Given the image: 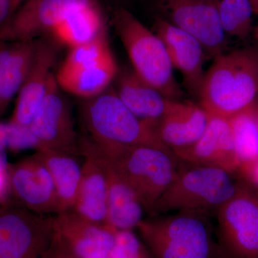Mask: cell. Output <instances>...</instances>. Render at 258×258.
I'll use <instances>...</instances> for the list:
<instances>
[{
  "label": "cell",
  "instance_id": "30",
  "mask_svg": "<svg viewBox=\"0 0 258 258\" xmlns=\"http://www.w3.org/2000/svg\"><path fill=\"white\" fill-rule=\"evenodd\" d=\"M7 149L0 146V205H12L9 182V166L6 154Z\"/></svg>",
  "mask_w": 258,
  "mask_h": 258
},
{
  "label": "cell",
  "instance_id": "31",
  "mask_svg": "<svg viewBox=\"0 0 258 258\" xmlns=\"http://www.w3.org/2000/svg\"><path fill=\"white\" fill-rule=\"evenodd\" d=\"M44 258H79L54 232L53 238Z\"/></svg>",
  "mask_w": 258,
  "mask_h": 258
},
{
  "label": "cell",
  "instance_id": "11",
  "mask_svg": "<svg viewBox=\"0 0 258 258\" xmlns=\"http://www.w3.org/2000/svg\"><path fill=\"white\" fill-rule=\"evenodd\" d=\"M96 0H25L0 31V41H29L50 34L75 10Z\"/></svg>",
  "mask_w": 258,
  "mask_h": 258
},
{
  "label": "cell",
  "instance_id": "8",
  "mask_svg": "<svg viewBox=\"0 0 258 258\" xmlns=\"http://www.w3.org/2000/svg\"><path fill=\"white\" fill-rule=\"evenodd\" d=\"M220 249L225 258H258V196L239 185L216 212Z\"/></svg>",
  "mask_w": 258,
  "mask_h": 258
},
{
  "label": "cell",
  "instance_id": "27",
  "mask_svg": "<svg viewBox=\"0 0 258 258\" xmlns=\"http://www.w3.org/2000/svg\"><path fill=\"white\" fill-rule=\"evenodd\" d=\"M111 57L106 31L91 41L71 48L59 70L68 71L90 67Z\"/></svg>",
  "mask_w": 258,
  "mask_h": 258
},
{
  "label": "cell",
  "instance_id": "29",
  "mask_svg": "<svg viewBox=\"0 0 258 258\" xmlns=\"http://www.w3.org/2000/svg\"><path fill=\"white\" fill-rule=\"evenodd\" d=\"M110 258H152L132 230H117Z\"/></svg>",
  "mask_w": 258,
  "mask_h": 258
},
{
  "label": "cell",
  "instance_id": "15",
  "mask_svg": "<svg viewBox=\"0 0 258 258\" xmlns=\"http://www.w3.org/2000/svg\"><path fill=\"white\" fill-rule=\"evenodd\" d=\"M54 232L79 258L108 257L117 230L90 221L74 210L56 214Z\"/></svg>",
  "mask_w": 258,
  "mask_h": 258
},
{
  "label": "cell",
  "instance_id": "10",
  "mask_svg": "<svg viewBox=\"0 0 258 258\" xmlns=\"http://www.w3.org/2000/svg\"><path fill=\"white\" fill-rule=\"evenodd\" d=\"M10 197L19 206L50 215L59 212L53 180L37 153L9 166Z\"/></svg>",
  "mask_w": 258,
  "mask_h": 258
},
{
  "label": "cell",
  "instance_id": "21",
  "mask_svg": "<svg viewBox=\"0 0 258 258\" xmlns=\"http://www.w3.org/2000/svg\"><path fill=\"white\" fill-rule=\"evenodd\" d=\"M84 157L79 192L72 210L90 221L106 225L108 192L104 172L94 157L81 151Z\"/></svg>",
  "mask_w": 258,
  "mask_h": 258
},
{
  "label": "cell",
  "instance_id": "6",
  "mask_svg": "<svg viewBox=\"0 0 258 258\" xmlns=\"http://www.w3.org/2000/svg\"><path fill=\"white\" fill-rule=\"evenodd\" d=\"M81 114L89 137L94 142L142 146L172 152L160 142L152 123L134 114L111 88L86 100Z\"/></svg>",
  "mask_w": 258,
  "mask_h": 258
},
{
  "label": "cell",
  "instance_id": "1",
  "mask_svg": "<svg viewBox=\"0 0 258 258\" xmlns=\"http://www.w3.org/2000/svg\"><path fill=\"white\" fill-rule=\"evenodd\" d=\"M209 217L185 211L154 215L137 228L152 258H225L214 240Z\"/></svg>",
  "mask_w": 258,
  "mask_h": 258
},
{
  "label": "cell",
  "instance_id": "5",
  "mask_svg": "<svg viewBox=\"0 0 258 258\" xmlns=\"http://www.w3.org/2000/svg\"><path fill=\"white\" fill-rule=\"evenodd\" d=\"M115 28L140 79L174 101L182 95L164 42L126 10L115 13Z\"/></svg>",
  "mask_w": 258,
  "mask_h": 258
},
{
  "label": "cell",
  "instance_id": "34",
  "mask_svg": "<svg viewBox=\"0 0 258 258\" xmlns=\"http://www.w3.org/2000/svg\"><path fill=\"white\" fill-rule=\"evenodd\" d=\"M251 5H252L253 13L258 15V0H249Z\"/></svg>",
  "mask_w": 258,
  "mask_h": 258
},
{
  "label": "cell",
  "instance_id": "2",
  "mask_svg": "<svg viewBox=\"0 0 258 258\" xmlns=\"http://www.w3.org/2000/svg\"><path fill=\"white\" fill-rule=\"evenodd\" d=\"M258 91V52L235 51L215 57L199 97L209 114L230 118L252 105Z\"/></svg>",
  "mask_w": 258,
  "mask_h": 258
},
{
  "label": "cell",
  "instance_id": "37",
  "mask_svg": "<svg viewBox=\"0 0 258 258\" xmlns=\"http://www.w3.org/2000/svg\"><path fill=\"white\" fill-rule=\"evenodd\" d=\"M254 34H255L256 39H257L258 42V25L257 26V28H256L255 29V32H254Z\"/></svg>",
  "mask_w": 258,
  "mask_h": 258
},
{
  "label": "cell",
  "instance_id": "24",
  "mask_svg": "<svg viewBox=\"0 0 258 258\" xmlns=\"http://www.w3.org/2000/svg\"><path fill=\"white\" fill-rule=\"evenodd\" d=\"M106 31L104 18L98 3L75 10L50 32L59 43L70 48L91 41Z\"/></svg>",
  "mask_w": 258,
  "mask_h": 258
},
{
  "label": "cell",
  "instance_id": "28",
  "mask_svg": "<svg viewBox=\"0 0 258 258\" xmlns=\"http://www.w3.org/2000/svg\"><path fill=\"white\" fill-rule=\"evenodd\" d=\"M0 146L14 152L37 147L36 139L29 127L0 121Z\"/></svg>",
  "mask_w": 258,
  "mask_h": 258
},
{
  "label": "cell",
  "instance_id": "23",
  "mask_svg": "<svg viewBox=\"0 0 258 258\" xmlns=\"http://www.w3.org/2000/svg\"><path fill=\"white\" fill-rule=\"evenodd\" d=\"M117 73L116 64L111 57L90 67L68 71L58 70L55 78L62 91L88 100L106 91Z\"/></svg>",
  "mask_w": 258,
  "mask_h": 258
},
{
  "label": "cell",
  "instance_id": "9",
  "mask_svg": "<svg viewBox=\"0 0 258 258\" xmlns=\"http://www.w3.org/2000/svg\"><path fill=\"white\" fill-rule=\"evenodd\" d=\"M29 128L38 142V149L81 155L80 137L75 129L72 108L55 75L51 78L45 99Z\"/></svg>",
  "mask_w": 258,
  "mask_h": 258
},
{
  "label": "cell",
  "instance_id": "25",
  "mask_svg": "<svg viewBox=\"0 0 258 258\" xmlns=\"http://www.w3.org/2000/svg\"><path fill=\"white\" fill-rule=\"evenodd\" d=\"M229 120L241 170L258 161V113L251 105Z\"/></svg>",
  "mask_w": 258,
  "mask_h": 258
},
{
  "label": "cell",
  "instance_id": "36",
  "mask_svg": "<svg viewBox=\"0 0 258 258\" xmlns=\"http://www.w3.org/2000/svg\"><path fill=\"white\" fill-rule=\"evenodd\" d=\"M3 112H4V110H3V106H2L1 99H0V115H1Z\"/></svg>",
  "mask_w": 258,
  "mask_h": 258
},
{
  "label": "cell",
  "instance_id": "14",
  "mask_svg": "<svg viewBox=\"0 0 258 258\" xmlns=\"http://www.w3.org/2000/svg\"><path fill=\"white\" fill-rule=\"evenodd\" d=\"M186 164L220 168L232 173L240 169L233 132L229 118L210 115L203 135L189 147L173 151Z\"/></svg>",
  "mask_w": 258,
  "mask_h": 258
},
{
  "label": "cell",
  "instance_id": "33",
  "mask_svg": "<svg viewBox=\"0 0 258 258\" xmlns=\"http://www.w3.org/2000/svg\"><path fill=\"white\" fill-rule=\"evenodd\" d=\"M241 170L258 185V161Z\"/></svg>",
  "mask_w": 258,
  "mask_h": 258
},
{
  "label": "cell",
  "instance_id": "38",
  "mask_svg": "<svg viewBox=\"0 0 258 258\" xmlns=\"http://www.w3.org/2000/svg\"><path fill=\"white\" fill-rule=\"evenodd\" d=\"M0 207H2V205H0Z\"/></svg>",
  "mask_w": 258,
  "mask_h": 258
},
{
  "label": "cell",
  "instance_id": "7",
  "mask_svg": "<svg viewBox=\"0 0 258 258\" xmlns=\"http://www.w3.org/2000/svg\"><path fill=\"white\" fill-rule=\"evenodd\" d=\"M54 216L13 204L0 207V258H44L54 235Z\"/></svg>",
  "mask_w": 258,
  "mask_h": 258
},
{
  "label": "cell",
  "instance_id": "19",
  "mask_svg": "<svg viewBox=\"0 0 258 258\" xmlns=\"http://www.w3.org/2000/svg\"><path fill=\"white\" fill-rule=\"evenodd\" d=\"M115 78L117 96L134 114L145 121H157L174 101L140 79L134 71L123 70Z\"/></svg>",
  "mask_w": 258,
  "mask_h": 258
},
{
  "label": "cell",
  "instance_id": "4",
  "mask_svg": "<svg viewBox=\"0 0 258 258\" xmlns=\"http://www.w3.org/2000/svg\"><path fill=\"white\" fill-rule=\"evenodd\" d=\"M94 142L135 191L148 213L171 184L182 164L170 151Z\"/></svg>",
  "mask_w": 258,
  "mask_h": 258
},
{
  "label": "cell",
  "instance_id": "17",
  "mask_svg": "<svg viewBox=\"0 0 258 258\" xmlns=\"http://www.w3.org/2000/svg\"><path fill=\"white\" fill-rule=\"evenodd\" d=\"M154 32L164 42L173 68L182 75L189 90L199 96L205 77V50L201 42L188 32L162 19L156 22Z\"/></svg>",
  "mask_w": 258,
  "mask_h": 258
},
{
  "label": "cell",
  "instance_id": "12",
  "mask_svg": "<svg viewBox=\"0 0 258 258\" xmlns=\"http://www.w3.org/2000/svg\"><path fill=\"white\" fill-rule=\"evenodd\" d=\"M218 0H161L169 23L188 32L201 42L213 57L222 55L225 33L218 11Z\"/></svg>",
  "mask_w": 258,
  "mask_h": 258
},
{
  "label": "cell",
  "instance_id": "39",
  "mask_svg": "<svg viewBox=\"0 0 258 258\" xmlns=\"http://www.w3.org/2000/svg\"><path fill=\"white\" fill-rule=\"evenodd\" d=\"M257 196H258V195H257Z\"/></svg>",
  "mask_w": 258,
  "mask_h": 258
},
{
  "label": "cell",
  "instance_id": "26",
  "mask_svg": "<svg viewBox=\"0 0 258 258\" xmlns=\"http://www.w3.org/2000/svg\"><path fill=\"white\" fill-rule=\"evenodd\" d=\"M217 11L225 34L240 39L248 36L254 13L249 0H218Z\"/></svg>",
  "mask_w": 258,
  "mask_h": 258
},
{
  "label": "cell",
  "instance_id": "32",
  "mask_svg": "<svg viewBox=\"0 0 258 258\" xmlns=\"http://www.w3.org/2000/svg\"><path fill=\"white\" fill-rule=\"evenodd\" d=\"M14 14L12 0H0V31L9 23Z\"/></svg>",
  "mask_w": 258,
  "mask_h": 258
},
{
  "label": "cell",
  "instance_id": "13",
  "mask_svg": "<svg viewBox=\"0 0 258 258\" xmlns=\"http://www.w3.org/2000/svg\"><path fill=\"white\" fill-rule=\"evenodd\" d=\"M80 152L91 154L101 166L107 184L106 225L117 230H132L143 220L144 208L137 194L94 142L80 137Z\"/></svg>",
  "mask_w": 258,
  "mask_h": 258
},
{
  "label": "cell",
  "instance_id": "20",
  "mask_svg": "<svg viewBox=\"0 0 258 258\" xmlns=\"http://www.w3.org/2000/svg\"><path fill=\"white\" fill-rule=\"evenodd\" d=\"M36 46L37 40L0 41V99L4 111L28 76Z\"/></svg>",
  "mask_w": 258,
  "mask_h": 258
},
{
  "label": "cell",
  "instance_id": "35",
  "mask_svg": "<svg viewBox=\"0 0 258 258\" xmlns=\"http://www.w3.org/2000/svg\"><path fill=\"white\" fill-rule=\"evenodd\" d=\"M24 0H12L13 3V8H14L15 13L19 9L20 6H21L22 3Z\"/></svg>",
  "mask_w": 258,
  "mask_h": 258
},
{
  "label": "cell",
  "instance_id": "3",
  "mask_svg": "<svg viewBox=\"0 0 258 258\" xmlns=\"http://www.w3.org/2000/svg\"><path fill=\"white\" fill-rule=\"evenodd\" d=\"M186 164H181L174 179L153 206L150 216L181 211L210 216L238 189L239 185L233 182L228 171Z\"/></svg>",
  "mask_w": 258,
  "mask_h": 258
},
{
  "label": "cell",
  "instance_id": "18",
  "mask_svg": "<svg viewBox=\"0 0 258 258\" xmlns=\"http://www.w3.org/2000/svg\"><path fill=\"white\" fill-rule=\"evenodd\" d=\"M209 119L210 114L200 105L174 101L152 126L160 142L173 152L195 143L206 129Z\"/></svg>",
  "mask_w": 258,
  "mask_h": 258
},
{
  "label": "cell",
  "instance_id": "16",
  "mask_svg": "<svg viewBox=\"0 0 258 258\" xmlns=\"http://www.w3.org/2000/svg\"><path fill=\"white\" fill-rule=\"evenodd\" d=\"M57 49L45 40H37L36 51L31 69L17 95L16 103L10 121L29 127L45 99L48 90Z\"/></svg>",
  "mask_w": 258,
  "mask_h": 258
},
{
  "label": "cell",
  "instance_id": "22",
  "mask_svg": "<svg viewBox=\"0 0 258 258\" xmlns=\"http://www.w3.org/2000/svg\"><path fill=\"white\" fill-rule=\"evenodd\" d=\"M35 152L52 176L58 201V213L72 210L82 176V164H80L77 156L46 149H37Z\"/></svg>",
  "mask_w": 258,
  "mask_h": 258
}]
</instances>
